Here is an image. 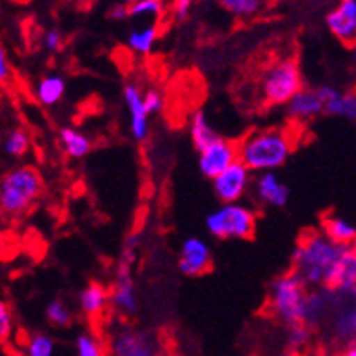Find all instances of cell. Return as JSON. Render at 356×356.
Returning <instances> with one entry per match:
<instances>
[{"mask_svg": "<svg viewBox=\"0 0 356 356\" xmlns=\"http://www.w3.org/2000/svg\"><path fill=\"white\" fill-rule=\"evenodd\" d=\"M10 75H11L10 58H8V53H6V49L2 47V49H0V80L6 82V80L10 79Z\"/></svg>", "mask_w": 356, "mask_h": 356, "instance_id": "8d00e7d4", "label": "cell"}, {"mask_svg": "<svg viewBox=\"0 0 356 356\" xmlns=\"http://www.w3.org/2000/svg\"><path fill=\"white\" fill-rule=\"evenodd\" d=\"M75 356H104L102 343L95 334H79L75 340Z\"/></svg>", "mask_w": 356, "mask_h": 356, "instance_id": "f546056e", "label": "cell"}, {"mask_svg": "<svg viewBox=\"0 0 356 356\" xmlns=\"http://www.w3.org/2000/svg\"><path fill=\"white\" fill-rule=\"evenodd\" d=\"M318 91L325 104V115L356 122L355 93H342L340 89L333 88V86H318Z\"/></svg>", "mask_w": 356, "mask_h": 356, "instance_id": "e0dca14e", "label": "cell"}, {"mask_svg": "<svg viewBox=\"0 0 356 356\" xmlns=\"http://www.w3.org/2000/svg\"><path fill=\"white\" fill-rule=\"evenodd\" d=\"M124 104L129 115V129L136 142H144L149 135V113L145 109L144 93L135 84L124 86Z\"/></svg>", "mask_w": 356, "mask_h": 356, "instance_id": "7c38bea8", "label": "cell"}, {"mask_svg": "<svg viewBox=\"0 0 356 356\" xmlns=\"http://www.w3.org/2000/svg\"><path fill=\"white\" fill-rule=\"evenodd\" d=\"M193 0H173V13L178 20L186 19L191 11Z\"/></svg>", "mask_w": 356, "mask_h": 356, "instance_id": "d590c367", "label": "cell"}, {"mask_svg": "<svg viewBox=\"0 0 356 356\" xmlns=\"http://www.w3.org/2000/svg\"><path fill=\"white\" fill-rule=\"evenodd\" d=\"M29 145H31V140H29L28 131H24L22 127H13L10 131L6 133V138L2 142V151L8 159L20 160L22 156L28 155Z\"/></svg>", "mask_w": 356, "mask_h": 356, "instance_id": "d4e9b609", "label": "cell"}, {"mask_svg": "<svg viewBox=\"0 0 356 356\" xmlns=\"http://www.w3.org/2000/svg\"><path fill=\"white\" fill-rule=\"evenodd\" d=\"M60 145L62 151L66 153V156L73 160H80L89 155L91 151V140L89 136L84 135L82 131H79L76 127L66 126L60 129Z\"/></svg>", "mask_w": 356, "mask_h": 356, "instance_id": "603a6c76", "label": "cell"}, {"mask_svg": "<svg viewBox=\"0 0 356 356\" xmlns=\"http://www.w3.org/2000/svg\"><path fill=\"white\" fill-rule=\"evenodd\" d=\"M11 331H13V314L6 302H0V338L6 342L11 337Z\"/></svg>", "mask_w": 356, "mask_h": 356, "instance_id": "d6a6232c", "label": "cell"}, {"mask_svg": "<svg viewBox=\"0 0 356 356\" xmlns=\"http://www.w3.org/2000/svg\"><path fill=\"white\" fill-rule=\"evenodd\" d=\"M322 233L340 245L356 244V224L346 216L329 215L323 218Z\"/></svg>", "mask_w": 356, "mask_h": 356, "instance_id": "ffe728a7", "label": "cell"}, {"mask_svg": "<svg viewBox=\"0 0 356 356\" xmlns=\"http://www.w3.org/2000/svg\"><path fill=\"white\" fill-rule=\"evenodd\" d=\"M349 245H340L322 231H313L296 245L293 275L307 289H334Z\"/></svg>", "mask_w": 356, "mask_h": 356, "instance_id": "6da1fadb", "label": "cell"}, {"mask_svg": "<svg viewBox=\"0 0 356 356\" xmlns=\"http://www.w3.org/2000/svg\"><path fill=\"white\" fill-rule=\"evenodd\" d=\"M109 20H115V22H120V20L127 19L129 17V4H115L109 8L108 11Z\"/></svg>", "mask_w": 356, "mask_h": 356, "instance_id": "e575fe53", "label": "cell"}, {"mask_svg": "<svg viewBox=\"0 0 356 356\" xmlns=\"http://www.w3.org/2000/svg\"><path fill=\"white\" fill-rule=\"evenodd\" d=\"M108 304H111L108 289L99 282H89L88 286L82 287V291L79 293V307L88 318H95V316L102 314Z\"/></svg>", "mask_w": 356, "mask_h": 356, "instance_id": "ac0fdd59", "label": "cell"}, {"mask_svg": "<svg viewBox=\"0 0 356 356\" xmlns=\"http://www.w3.org/2000/svg\"><path fill=\"white\" fill-rule=\"evenodd\" d=\"M189 136H191V144L193 147L200 153L206 147L216 142L220 136L215 131V127L211 126L209 118L206 117L204 111H195L191 115V120H189Z\"/></svg>", "mask_w": 356, "mask_h": 356, "instance_id": "44dd1931", "label": "cell"}, {"mask_svg": "<svg viewBox=\"0 0 356 356\" xmlns=\"http://www.w3.org/2000/svg\"><path fill=\"white\" fill-rule=\"evenodd\" d=\"M307 287L293 273H289L273 282L269 287L267 305L271 314L289 327L296 323H307Z\"/></svg>", "mask_w": 356, "mask_h": 356, "instance_id": "277c9868", "label": "cell"}, {"mask_svg": "<svg viewBox=\"0 0 356 356\" xmlns=\"http://www.w3.org/2000/svg\"><path fill=\"white\" fill-rule=\"evenodd\" d=\"M287 347L291 351H302L307 343L311 342V327L307 323H296V325H289L287 327Z\"/></svg>", "mask_w": 356, "mask_h": 356, "instance_id": "f1b7e54d", "label": "cell"}, {"mask_svg": "<svg viewBox=\"0 0 356 356\" xmlns=\"http://www.w3.org/2000/svg\"><path fill=\"white\" fill-rule=\"evenodd\" d=\"M46 318L55 327H67L73 320V313L66 302L55 298L46 305Z\"/></svg>", "mask_w": 356, "mask_h": 356, "instance_id": "4316f807", "label": "cell"}, {"mask_svg": "<svg viewBox=\"0 0 356 356\" xmlns=\"http://www.w3.org/2000/svg\"><path fill=\"white\" fill-rule=\"evenodd\" d=\"M55 355V340L49 334L37 333L26 343V356H53Z\"/></svg>", "mask_w": 356, "mask_h": 356, "instance_id": "83f0119b", "label": "cell"}, {"mask_svg": "<svg viewBox=\"0 0 356 356\" xmlns=\"http://www.w3.org/2000/svg\"><path fill=\"white\" fill-rule=\"evenodd\" d=\"M286 113L293 122H309L313 118L320 117L322 113H325V104H323L318 88L300 89L286 104Z\"/></svg>", "mask_w": 356, "mask_h": 356, "instance_id": "4fadbf2b", "label": "cell"}, {"mask_svg": "<svg viewBox=\"0 0 356 356\" xmlns=\"http://www.w3.org/2000/svg\"><path fill=\"white\" fill-rule=\"evenodd\" d=\"M251 171L245 168L240 160H236L229 169H225L224 173L218 175L215 180H211L213 191L220 204H234L242 202L248 189L251 188Z\"/></svg>", "mask_w": 356, "mask_h": 356, "instance_id": "ba28073f", "label": "cell"}, {"mask_svg": "<svg viewBox=\"0 0 356 356\" xmlns=\"http://www.w3.org/2000/svg\"><path fill=\"white\" fill-rule=\"evenodd\" d=\"M300 89H304L302 73L298 62L293 58H282L275 62L260 76V93L271 106L287 104Z\"/></svg>", "mask_w": 356, "mask_h": 356, "instance_id": "8992f818", "label": "cell"}, {"mask_svg": "<svg viewBox=\"0 0 356 356\" xmlns=\"http://www.w3.org/2000/svg\"><path fill=\"white\" fill-rule=\"evenodd\" d=\"M236 160H238V147L220 136L209 147L198 153V171L209 180H215L218 175L224 173L225 169H229Z\"/></svg>", "mask_w": 356, "mask_h": 356, "instance_id": "9c48e42d", "label": "cell"}, {"mask_svg": "<svg viewBox=\"0 0 356 356\" xmlns=\"http://www.w3.org/2000/svg\"><path fill=\"white\" fill-rule=\"evenodd\" d=\"M109 302L113 309L122 316H133L138 309V298H136V286L131 275V266L120 262L115 275V284L109 291Z\"/></svg>", "mask_w": 356, "mask_h": 356, "instance_id": "30bf717a", "label": "cell"}, {"mask_svg": "<svg viewBox=\"0 0 356 356\" xmlns=\"http://www.w3.org/2000/svg\"><path fill=\"white\" fill-rule=\"evenodd\" d=\"M42 189V177L35 165L20 164L8 169L0 180V211L8 218H19L31 209Z\"/></svg>", "mask_w": 356, "mask_h": 356, "instance_id": "3957f363", "label": "cell"}, {"mask_svg": "<svg viewBox=\"0 0 356 356\" xmlns=\"http://www.w3.org/2000/svg\"><path fill=\"white\" fill-rule=\"evenodd\" d=\"M211 248L198 236H189L180 245L178 269L186 277H198L211 269Z\"/></svg>", "mask_w": 356, "mask_h": 356, "instance_id": "8fae6325", "label": "cell"}, {"mask_svg": "<svg viewBox=\"0 0 356 356\" xmlns=\"http://www.w3.org/2000/svg\"><path fill=\"white\" fill-rule=\"evenodd\" d=\"M127 4H133V2H138V0H126Z\"/></svg>", "mask_w": 356, "mask_h": 356, "instance_id": "f35d334b", "label": "cell"}, {"mask_svg": "<svg viewBox=\"0 0 356 356\" xmlns=\"http://www.w3.org/2000/svg\"><path fill=\"white\" fill-rule=\"evenodd\" d=\"M327 29L338 40L353 44L356 40V0H342L337 10L325 17Z\"/></svg>", "mask_w": 356, "mask_h": 356, "instance_id": "9a60e30c", "label": "cell"}, {"mask_svg": "<svg viewBox=\"0 0 356 356\" xmlns=\"http://www.w3.org/2000/svg\"><path fill=\"white\" fill-rule=\"evenodd\" d=\"M64 95H66V80H64V76L55 75V73L42 76L35 88V97L46 108L56 106L64 99Z\"/></svg>", "mask_w": 356, "mask_h": 356, "instance_id": "7402d4cb", "label": "cell"}, {"mask_svg": "<svg viewBox=\"0 0 356 356\" xmlns=\"http://www.w3.org/2000/svg\"><path fill=\"white\" fill-rule=\"evenodd\" d=\"M218 4L236 19H253L266 10L267 0H218Z\"/></svg>", "mask_w": 356, "mask_h": 356, "instance_id": "484cf974", "label": "cell"}, {"mask_svg": "<svg viewBox=\"0 0 356 356\" xmlns=\"http://www.w3.org/2000/svg\"><path fill=\"white\" fill-rule=\"evenodd\" d=\"M44 46L49 51H58L62 47L60 31L58 29H49V31H46V35H44Z\"/></svg>", "mask_w": 356, "mask_h": 356, "instance_id": "836d02e7", "label": "cell"}, {"mask_svg": "<svg viewBox=\"0 0 356 356\" xmlns=\"http://www.w3.org/2000/svg\"><path fill=\"white\" fill-rule=\"evenodd\" d=\"M337 356H356V343H353V346H346Z\"/></svg>", "mask_w": 356, "mask_h": 356, "instance_id": "74e56055", "label": "cell"}, {"mask_svg": "<svg viewBox=\"0 0 356 356\" xmlns=\"http://www.w3.org/2000/svg\"><path fill=\"white\" fill-rule=\"evenodd\" d=\"M333 291L346 300H356V244L347 248Z\"/></svg>", "mask_w": 356, "mask_h": 356, "instance_id": "d6986e66", "label": "cell"}, {"mask_svg": "<svg viewBox=\"0 0 356 356\" xmlns=\"http://www.w3.org/2000/svg\"><path fill=\"white\" fill-rule=\"evenodd\" d=\"M164 13L162 0H138L129 4V17H160Z\"/></svg>", "mask_w": 356, "mask_h": 356, "instance_id": "4dcf8cb0", "label": "cell"}, {"mask_svg": "<svg viewBox=\"0 0 356 356\" xmlns=\"http://www.w3.org/2000/svg\"><path fill=\"white\" fill-rule=\"evenodd\" d=\"M144 104L149 117H153V115H159L164 109V97L156 89H147L144 93Z\"/></svg>", "mask_w": 356, "mask_h": 356, "instance_id": "1f68e13d", "label": "cell"}, {"mask_svg": "<svg viewBox=\"0 0 356 356\" xmlns=\"http://www.w3.org/2000/svg\"><path fill=\"white\" fill-rule=\"evenodd\" d=\"M206 227L209 234L218 240H245L253 236L257 227V215L249 206L242 202L220 204L206 218Z\"/></svg>", "mask_w": 356, "mask_h": 356, "instance_id": "5b68a950", "label": "cell"}, {"mask_svg": "<svg viewBox=\"0 0 356 356\" xmlns=\"http://www.w3.org/2000/svg\"><path fill=\"white\" fill-rule=\"evenodd\" d=\"M331 334L343 347L356 343V300H340L331 314Z\"/></svg>", "mask_w": 356, "mask_h": 356, "instance_id": "2e32d148", "label": "cell"}, {"mask_svg": "<svg viewBox=\"0 0 356 356\" xmlns=\"http://www.w3.org/2000/svg\"><path fill=\"white\" fill-rule=\"evenodd\" d=\"M293 153V142L280 129L251 133L238 145V160L251 173L277 171Z\"/></svg>", "mask_w": 356, "mask_h": 356, "instance_id": "7a4b0ae2", "label": "cell"}, {"mask_svg": "<svg viewBox=\"0 0 356 356\" xmlns=\"http://www.w3.org/2000/svg\"><path fill=\"white\" fill-rule=\"evenodd\" d=\"M254 198L262 206L284 207L289 200V189L275 171L258 173L253 180Z\"/></svg>", "mask_w": 356, "mask_h": 356, "instance_id": "5bb4252c", "label": "cell"}, {"mask_svg": "<svg viewBox=\"0 0 356 356\" xmlns=\"http://www.w3.org/2000/svg\"><path fill=\"white\" fill-rule=\"evenodd\" d=\"M108 353L109 356H159V343L144 329L122 323L109 334Z\"/></svg>", "mask_w": 356, "mask_h": 356, "instance_id": "52a82bcc", "label": "cell"}, {"mask_svg": "<svg viewBox=\"0 0 356 356\" xmlns=\"http://www.w3.org/2000/svg\"><path fill=\"white\" fill-rule=\"evenodd\" d=\"M159 38V28L155 24H149L142 29H133L131 33L127 35V46L129 49L138 55H149Z\"/></svg>", "mask_w": 356, "mask_h": 356, "instance_id": "cb8c5ba5", "label": "cell"}]
</instances>
